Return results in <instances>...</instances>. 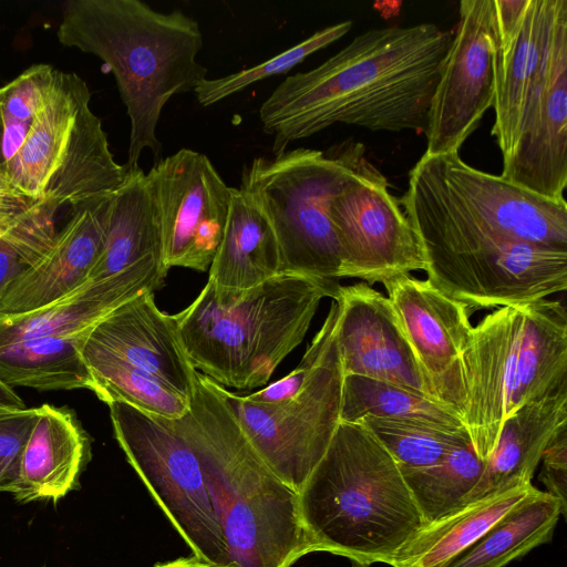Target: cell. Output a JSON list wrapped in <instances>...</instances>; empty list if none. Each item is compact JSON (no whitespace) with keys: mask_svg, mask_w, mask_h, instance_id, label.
Returning <instances> with one entry per match:
<instances>
[{"mask_svg":"<svg viewBox=\"0 0 567 567\" xmlns=\"http://www.w3.org/2000/svg\"><path fill=\"white\" fill-rule=\"evenodd\" d=\"M452 39L425 22L370 29L317 68L288 76L259 110L274 155L334 123L425 133Z\"/></svg>","mask_w":567,"mask_h":567,"instance_id":"obj_1","label":"cell"},{"mask_svg":"<svg viewBox=\"0 0 567 567\" xmlns=\"http://www.w3.org/2000/svg\"><path fill=\"white\" fill-rule=\"evenodd\" d=\"M172 421L198 458L231 567H290L310 553L297 493L252 447L220 384L196 370L189 409Z\"/></svg>","mask_w":567,"mask_h":567,"instance_id":"obj_2","label":"cell"},{"mask_svg":"<svg viewBox=\"0 0 567 567\" xmlns=\"http://www.w3.org/2000/svg\"><path fill=\"white\" fill-rule=\"evenodd\" d=\"M59 42L100 58L115 76L131 123L126 167L162 144L156 127L168 100L194 91L207 75L197 61L198 22L181 10L156 11L140 0H69L61 7Z\"/></svg>","mask_w":567,"mask_h":567,"instance_id":"obj_3","label":"cell"},{"mask_svg":"<svg viewBox=\"0 0 567 567\" xmlns=\"http://www.w3.org/2000/svg\"><path fill=\"white\" fill-rule=\"evenodd\" d=\"M310 553L390 565L426 524L402 472L362 423L340 422L298 494Z\"/></svg>","mask_w":567,"mask_h":567,"instance_id":"obj_4","label":"cell"},{"mask_svg":"<svg viewBox=\"0 0 567 567\" xmlns=\"http://www.w3.org/2000/svg\"><path fill=\"white\" fill-rule=\"evenodd\" d=\"M337 280L281 272L219 305L208 284L174 316L190 364L224 388L252 390L269 381L301 343Z\"/></svg>","mask_w":567,"mask_h":567,"instance_id":"obj_5","label":"cell"},{"mask_svg":"<svg viewBox=\"0 0 567 567\" xmlns=\"http://www.w3.org/2000/svg\"><path fill=\"white\" fill-rule=\"evenodd\" d=\"M401 206L427 280L471 313L536 301L567 288V250L506 238L473 225L409 173Z\"/></svg>","mask_w":567,"mask_h":567,"instance_id":"obj_6","label":"cell"},{"mask_svg":"<svg viewBox=\"0 0 567 567\" xmlns=\"http://www.w3.org/2000/svg\"><path fill=\"white\" fill-rule=\"evenodd\" d=\"M167 269L145 262L90 281L37 310L0 316V379L39 391L87 389L95 382L82 346L106 316L143 292L163 287Z\"/></svg>","mask_w":567,"mask_h":567,"instance_id":"obj_7","label":"cell"},{"mask_svg":"<svg viewBox=\"0 0 567 567\" xmlns=\"http://www.w3.org/2000/svg\"><path fill=\"white\" fill-rule=\"evenodd\" d=\"M364 156L346 142L327 154L298 147L256 157L243 169L240 189L268 219L280 251L281 272L336 280L341 252L330 202Z\"/></svg>","mask_w":567,"mask_h":567,"instance_id":"obj_8","label":"cell"},{"mask_svg":"<svg viewBox=\"0 0 567 567\" xmlns=\"http://www.w3.org/2000/svg\"><path fill=\"white\" fill-rule=\"evenodd\" d=\"M90 101L82 78L55 69L42 107L6 166L11 184L30 199L61 209L111 194L122 184L125 166L114 159Z\"/></svg>","mask_w":567,"mask_h":567,"instance_id":"obj_9","label":"cell"},{"mask_svg":"<svg viewBox=\"0 0 567 567\" xmlns=\"http://www.w3.org/2000/svg\"><path fill=\"white\" fill-rule=\"evenodd\" d=\"M339 306L326 319L302 359L298 390L274 403H255L220 385L248 441L267 466L297 495L323 457L340 423L343 371L337 329Z\"/></svg>","mask_w":567,"mask_h":567,"instance_id":"obj_10","label":"cell"},{"mask_svg":"<svg viewBox=\"0 0 567 567\" xmlns=\"http://www.w3.org/2000/svg\"><path fill=\"white\" fill-rule=\"evenodd\" d=\"M107 405L127 462L193 554L215 567H231L198 458L173 421L120 401Z\"/></svg>","mask_w":567,"mask_h":567,"instance_id":"obj_11","label":"cell"},{"mask_svg":"<svg viewBox=\"0 0 567 567\" xmlns=\"http://www.w3.org/2000/svg\"><path fill=\"white\" fill-rule=\"evenodd\" d=\"M329 214L340 246V278L385 284L424 270L422 250L400 200L365 157L333 195Z\"/></svg>","mask_w":567,"mask_h":567,"instance_id":"obj_12","label":"cell"},{"mask_svg":"<svg viewBox=\"0 0 567 567\" xmlns=\"http://www.w3.org/2000/svg\"><path fill=\"white\" fill-rule=\"evenodd\" d=\"M451 209L482 229L567 250V203L466 164L458 152L423 154L410 171Z\"/></svg>","mask_w":567,"mask_h":567,"instance_id":"obj_13","label":"cell"},{"mask_svg":"<svg viewBox=\"0 0 567 567\" xmlns=\"http://www.w3.org/2000/svg\"><path fill=\"white\" fill-rule=\"evenodd\" d=\"M146 177L157 208L164 266L207 271L224 236L231 187L205 154L189 148L155 161Z\"/></svg>","mask_w":567,"mask_h":567,"instance_id":"obj_14","label":"cell"},{"mask_svg":"<svg viewBox=\"0 0 567 567\" xmlns=\"http://www.w3.org/2000/svg\"><path fill=\"white\" fill-rule=\"evenodd\" d=\"M497 45L494 0H462L429 110L425 154L458 152L493 106Z\"/></svg>","mask_w":567,"mask_h":567,"instance_id":"obj_15","label":"cell"},{"mask_svg":"<svg viewBox=\"0 0 567 567\" xmlns=\"http://www.w3.org/2000/svg\"><path fill=\"white\" fill-rule=\"evenodd\" d=\"M501 176L550 199L567 186V0H553L545 53Z\"/></svg>","mask_w":567,"mask_h":567,"instance_id":"obj_16","label":"cell"},{"mask_svg":"<svg viewBox=\"0 0 567 567\" xmlns=\"http://www.w3.org/2000/svg\"><path fill=\"white\" fill-rule=\"evenodd\" d=\"M383 286L429 395L463 420L467 400L463 355L473 329L468 307L410 274Z\"/></svg>","mask_w":567,"mask_h":567,"instance_id":"obj_17","label":"cell"},{"mask_svg":"<svg viewBox=\"0 0 567 567\" xmlns=\"http://www.w3.org/2000/svg\"><path fill=\"white\" fill-rule=\"evenodd\" d=\"M332 300L339 306L337 341L343 375L383 381L431 399L389 298L360 281L340 285Z\"/></svg>","mask_w":567,"mask_h":567,"instance_id":"obj_18","label":"cell"},{"mask_svg":"<svg viewBox=\"0 0 567 567\" xmlns=\"http://www.w3.org/2000/svg\"><path fill=\"white\" fill-rule=\"evenodd\" d=\"M523 303L499 307L473 326L463 355V423L482 460L493 452L514 392Z\"/></svg>","mask_w":567,"mask_h":567,"instance_id":"obj_19","label":"cell"},{"mask_svg":"<svg viewBox=\"0 0 567 567\" xmlns=\"http://www.w3.org/2000/svg\"><path fill=\"white\" fill-rule=\"evenodd\" d=\"M553 0H494L498 35L493 102L495 136L503 161L517 142L537 82Z\"/></svg>","mask_w":567,"mask_h":567,"instance_id":"obj_20","label":"cell"},{"mask_svg":"<svg viewBox=\"0 0 567 567\" xmlns=\"http://www.w3.org/2000/svg\"><path fill=\"white\" fill-rule=\"evenodd\" d=\"M113 193L71 207L47 252L0 293V316L37 310L87 280L102 250Z\"/></svg>","mask_w":567,"mask_h":567,"instance_id":"obj_21","label":"cell"},{"mask_svg":"<svg viewBox=\"0 0 567 567\" xmlns=\"http://www.w3.org/2000/svg\"><path fill=\"white\" fill-rule=\"evenodd\" d=\"M82 347L142 369L189 399L196 370L184 350L174 316L156 306L154 292H143L103 318Z\"/></svg>","mask_w":567,"mask_h":567,"instance_id":"obj_22","label":"cell"},{"mask_svg":"<svg viewBox=\"0 0 567 567\" xmlns=\"http://www.w3.org/2000/svg\"><path fill=\"white\" fill-rule=\"evenodd\" d=\"M38 410L12 493L20 503L58 502L79 488V478L91 460V439L72 410L50 404Z\"/></svg>","mask_w":567,"mask_h":567,"instance_id":"obj_23","label":"cell"},{"mask_svg":"<svg viewBox=\"0 0 567 567\" xmlns=\"http://www.w3.org/2000/svg\"><path fill=\"white\" fill-rule=\"evenodd\" d=\"M279 274L280 251L268 219L247 193L231 187L224 236L208 269L213 297L229 305Z\"/></svg>","mask_w":567,"mask_h":567,"instance_id":"obj_24","label":"cell"},{"mask_svg":"<svg viewBox=\"0 0 567 567\" xmlns=\"http://www.w3.org/2000/svg\"><path fill=\"white\" fill-rule=\"evenodd\" d=\"M564 427H567V385L506 416L496 445L485 460L483 474L464 505L532 484L545 449Z\"/></svg>","mask_w":567,"mask_h":567,"instance_id":"obj_25","label":"cell"},{"mask_svg":"<svg viewBox=\"0 0 567 567\" xmlns=\"http://www.w3.org/2000/svg\"><path fill=\"white\" fill-rule=\"evenodd\" d=\"M125 169L122 184L113 193L102 250L90 271V281L145 262H163L157 208L146 174L138 165Z\"/></svg>","mask_w":567,"mask_h":567,"instance_id":"obj_26","label":"cell"},{"mask_svg":"<svg viewBox=\"0 0 567 567\" xmlns=\"http://www.w3.org/2000/svg\"><path fill=\"white\" fill-rule=\"evenodd\" d=\"M566 385V307L547 298L523 303L517 372L507 415Z\"/></svg>","mask_w":567,"mask_h":567,"instance_id":"obj_27","label":"cell"},{"mask_svg":"<svg viewBox=\"0 0 567 567\" xmlns=\"http://www.w3.org/2000/svg\"><path fill=\"white\" fill-rule=\"evenodd\" d=\"M534 489L533 484L513 487L426 523L398 551L390 566L446 567Z\"/></svg>","mask_w":567,"mask_h":567,"instance_id":"obj_28","label":"cell"},{"mask_svg":"<svg viewBox=\"0 0 567 567\" xmlns=\"http://www.w3.org/2000/svg\"><path fill=\"white\" fill-rule=\"evenodd\" d=\"M566 514L558 499L535 487L446 567H505L549 543Z\"/></svg>","mask_w":567,"mask_h":567,"instance_id":"obj_29","label":"cell"},{"mask_svg":"<svg viewBox=\"0 0 567 567\" xmlns=\"http://www.w3.org/2000/svg\"><path fill=\"white\" fill-rule=\"evenodd\" d=\"M81 353L94 379V393L104 403L124 402L167 420L187 413L189 399L153 374L99 350L82 347Z\"/></svg>","mask_w":567,"mask_h":567,"instance_id":"obj_30","label":"cell"},{"mask_svg":"<svg viewBox=\"0 0 567 567\" xmlns=\"http://www.w3.org/2000/svg\"><path fill=\"white\" fill-rule=\"evenodd\" d=\"M485 466L472 441L452 449L442 460L422 468L401 470L426 523L463 506Z\"/></svg>","mask_w":567,"mask_h":567,"instance_id":"obj_31","label":"cell"},{"mask_svg":"<svg viewBox=\"0 0 567 567\" xmlns=\"http://www.w3.org/2000/svg\"><path fill=\"white\" fill-rule=\"evenodd\" d=\"M365 416L464 425L460 415L429 398L383 381L346 375L340 422L358 423Z\"/></svg>","mask_w":567,"mask_h":567,"instance_id":"obj_32","label":"cell"},{"mask_svg":"<svg viewBox=\"0 0 567 567\" xmlns=\"http://www.w3.org/2000/svg\"><path fill=\"white\" fill-rule=\"evenodd\" d=\"M360 422L370 430L401 470L435 464L455 446L471 441L465 425L374 416H365Z\"/></svg>","mask_w":567,"mask_h":567,"instance_id":"obj_33","label":"cell"},{"mask_svg":"<svg viewBox=\"0 0 567 567\" xmlns=\"http://www.w3.org/2000/svg\"><path fill=\"white\" fill-rule=\"evenodd\" d=\"M60 209L35 202L0 224V293L51 247Z\"/></svg>","mask_w":567,"mask_h":567,"instance_id":"obj_34","label":"cell"},{"mask_svg":"<svg viewBox=\"0 0 567 567\" xmlns=\"http://www.w3.org/2000/svg\"><path fill=\"white\" fill-rule=\"evenodd\" d=\"M351 28V21H342L326 27L300 43L252 68L218 79H205L194 90L196 99L200 105L210 106L235 93L244 91L256 82L288 72L312 53L346 35Z\"/></svg>","mask_w":567,"mask_h":567,"instance_id":"obj_35","label":"cell"},{"mask_svg":"<svg viewBox=\"0 0 567 567\" xmlns=\"http://www.w3.org/2000/svg\"><path fill=\"white\" fill-rule=\"evenodd\" d=\"M55 69L34 64L0 87V107L4 123L31 125L51 87Z\"/></svg>","mask_w":567,"mask_h":567,"instance_id":"obj_36","label":"cell"},{"mask_svg":"<svg viewBox=\"0 0 567 567\" xmlns=\"http://www.w3.org/2000/svg\"><path fill=\"white\" fill-rule=\"evenodd\" d=\"M38 408L0 410V492L13 493L20 477L24 445Z\"/></svg>","mask_w":567,"mask_h":567,"instance_id":"obj_37","label":"cell"},{"mask_svg":"<svg viewBox=\"0 0 567 567\" xmlns=\"http://www.w3.org/2000/svg\"><path fill=\"white\" fill-rule=\"evenodd\" d=\"M539 481L567 512V427L549 442L542 456Z\"/></svg>","mask_w":567,"mask_h":567,"instance_id":"obj_38","label":"cell"},{"mask_svg":"<svg viewBox=\"0 0 567 567\" xmlns=\"http://www.w3.org/2000/svg\"><path fill=\"white\" fill-rule=\"evenodd\" d=\"M34 203L18 190L7 175L0 172V224L29 208Z\"/></svg>","mask_w":567,"mask_h":567,"instance_id":"obj_39","label":"cell"},{"mask_svg":"<svg viewBox=\"0 0 567 567\" xmlns=\"http://www.w3.org/2000/svg\"><path fill=\"white\" fill-rule=\"evenodd\" d=\"M25 409L22 399L0 380V410Z\"/></svg>","mask_w":567,"mask_h":567,"instance_id":"obj_40","label":"cell"},{"mask_svg":"<svg viewBox=\"0 0 567 567\" xmlns=\"http://www.w3.org/2000/svg\"><path fill=\"white\" fill-rule=\"evenodd\" d=\"M154 567H215L212 564L196 557L195 555L185 558H177L172 561L157 564Z\"/></svg>","mask_w":567,"mask_h":567,"instance_id":"obj_41","label":"cell"},{"mask_svg":"<svg viewBox=\"0 0 567 567\" xmlns=\"http://www.w3.org/2000/svg\"><path fill=\"white\" fill-rule=\"evenodd\" d=\"M3 137H4V122L3 116L0 107V172L6 174V157L3 154ZM7 175V174H6Z\"/></svg>","mask_w":567,"mask_h":567,"instance_id":"obj_42","label":"cell"},{"mask_svg":"<svg viewBox=\"0 0 567 567\" xmlns=\"http://www.w3.org/2000/svg\"><path fill=\"white\" fill-rule=\"evenodd\" d=\"M43 567H47V566H43Z\"/></svg>","mask_w":567,"mask_h":567,"instance_id":"obj_43","label":"cell"}]
</instances>
